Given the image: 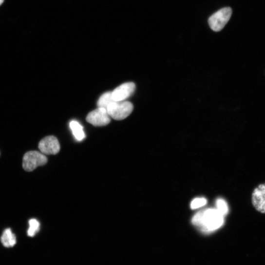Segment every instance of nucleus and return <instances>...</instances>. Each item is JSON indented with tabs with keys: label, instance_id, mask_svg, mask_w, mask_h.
<instances>
[{
	"label": "nucleus",
	"instance_id": "nucleus-7",
	"mask_svg": "<svg viewBox=\"0 0 265 265\" xmlns=\"http://www.w3.org/2000/svg\"><path fill=\"white\" fill-rule=\"evenodd\" d=\"M136 90L134 83L128 82L122 84L112 92L114 101H123L131 96Z\"/></svg>",
	"mask_w": 265,
	"mask_h": 265
},
{
	"label": "nucleus",
	"instance_id": "nucleus-11",
	"mask_svg": "<svg viewBox=\"0 0 265 265\" xmlns=\"http://www.w3.org/2000/svg\"><path fill=\"white\" fill-rule=\"evenodd\" d=\"M114 102L112 97V92H107L101 95L97 102L98 108L107 109L108 106Z\"/></svg>",
	"mask_w": 265,
	"mask_h": 265
},
{
	"label": "nucleus",
	"instance_id": "nucleus-15",
	"mask_svg": "<svg viewBox=\"0 0 265 265\" xmlns=\"http://www.w3.org/2000/svg\"><path fill=\"white\" fill-rule=\"evenodd\" d=\"M4 0H0V6H1L2 4L4 3Z\"/></svg>",
	"mask_w": 265,
	"mask_h": 265
},
{
	"label": "nucleus",
	"instance_id": "nucleus-5",
	"mask_svg": "<svg viewBox=\"0 0 265 265\" xmlns=\"http://www.w3.org/2000/svg\"><path fill=\"white\" fill-rule=\"evenodd\" d=\"M107 109L98 108L90 113L87 116V121L95 126H105L111 121Z\"/></svg>",
	"mask_w": 265,
	"mask_h": 265
},
{
	"label": "nucleus",
	"instance_id": "nucleus-1",
	"mask_svg": "<svg viewBox=\"0 0 265 265\" xmlns=\"http://www.w3.org/2000/svg\"><path fill=\"white\" fill-rule=\"evenodd\" d=\"M192 223L202 231L210 233L223 225L224 216L217 209H208L196 214L192 219Z\"/></svg>",
	"mask_w": 265,
	"mask_h": 265
},
{
	"label": "nucleus",
	"instance_id": "nucleus-8",
	"mask_svg": "<svg viewBox=\"0 0 265 265\" xmlns=\"http://www.w3.org/2000/svg\"><path fill=\"white\" fill-rule=\"evenodd\" d=\"M252 203L257 211L265 214V183L259 185L254 189Z\"/></svg>",
	"mask_w": 265,
	"mask_h": 265
},
{
	"label": "nucleus",
	"instance_id": "nucleus-4",
	"mask_svg": "<svg viewBox=\"0 0 265 265\" xmlns=\"http://www.w3.org/2000/svg\"><path fill=\"white\" fill-rule=\"evenodd\" d=\"M232 13L230 8H225L213 14L208 19L211 29L215 32L221 31L229 21Z\"/></svg>",
	"mask_w": 265,
	"mask_h": 265
},
{
	"label": "nucleus",
	"instance_id": "nucleus-14",
	"mask_svg": "<svg viewBox=\"0 0 265 265\" xmlns=\"http://www.w3.org/2000/svg\"><path fill=\"white\" fill-rule=\"evenodd\" d=\"M207 204V200L205 198H196L191 202L190 208L192 209H195L205 206Z\"/></svg>",
	"mask_w": 265,
	"mask_h": 265
},
{
	"label": "nucleus",
	"instance_id": "nucleus-3",
	"mask_svg": "<svg viewBox=\"0 0 265 265\" xmlns=\"http://www.w3.org/2000/svg\"><path fill=\"white\" fill-rule=\"evenodd\" d=\"M47 161V157L41 152L30 151L23 156V168L26 171L31 172L39 166L45 165Z\"/></svg>",
	"mask_w": 265,
	"mask_h": 265
},
{
	"label": "nucleus",
	"instance_id": "nucleus-6",
	"mask_svg": "<svg viewBox=\"0 0 265 265\" xmlns=\"http://www.w3.org/2000/svg\"><path fill=\"white\" fill-rule=\"evenodd\" d=\"M38 149L44 155H55L60 151V145L56 137L49 136L44 138L39 142Z\"/></svg>",
	"mask_w": 265,
	"mask_h": 265
},
{
	"label": "nucleus",
	"instance_id": "nucleus-10",
	"mask_svg": "<svg viewBox=\"0 0 265 265\" xmlns=\"http://www.w3.org/2000/svg\"><path fill=\"white\" fill-rule=\"evenodd\" d=\"M70 127L73 131V134L76 139L81 141L85 138V134L83 126L76 121H72L70 123Z\"/></svg>",
	"mask_w": 265,
	"mask_h": 265
},
{
	"label": "nucleus",
	"instance_id": "nucleus-13",
	"mask_svg": "<svg viewBox=\"0 0 265 265\" xmlns=\"http://www.w3.org/2000/svg\"><path fill=\"white\" fill-rule=\"evenodd\" d=\"M216 206L217 210L224 217L228 212V207L227 202L222 198L217 200Z\"/></svg>",
	"mask_w": 265,
	"mask_h": 265
},
{
	"label": "nucleus",
	"instance_id": "nucleus-12",
	"mask_svg": "<svg viewBox=\"0 0 265 265\" xmlns=\"http://www.w3.org/2000/svg\"><path fill=\"white\" fill-rule=\"evenodd\" d=\"M29 228L28 230V235L30 237H34L39 231L40 224L36 219H31L29 221Z\"/></svg>",
	"mask_w": 265,
	"mask_h": 265
},
{
	"label": "nucleus",
	"instance_id": "nucleus-2",
	"mask_svg": "<svg viewBox=\"0 0 265 265\" xmlns=\"http://www.w3.org/2000/svg\"><path fill=\"white\" fill-rule=\"evenodd\" d=\"M134 107L128 101H114L108 107L107 110L110 116L116 120H121L127 117L133 110Z\"/></svg>",
	"mask_w": 265,
	"mask_h": 265
},
{
	"label": "nucleus",
	"instance_id": "nucleus-9",
	"mask_svg": "<svg viewBox=\"0 0 265 265\" xmlns=\"http://www.w3.org/2000/svg\"><path fill=\"white\" fill-rule=\"evenodd\" d=\"M1 241L3 246L6 247H11L17 243V238L15 234L13 233L10 228L5 230L1 237Z\"/></svg>",
	"mask_w": 265,
	"mask_h": 265
}]
</instances>
